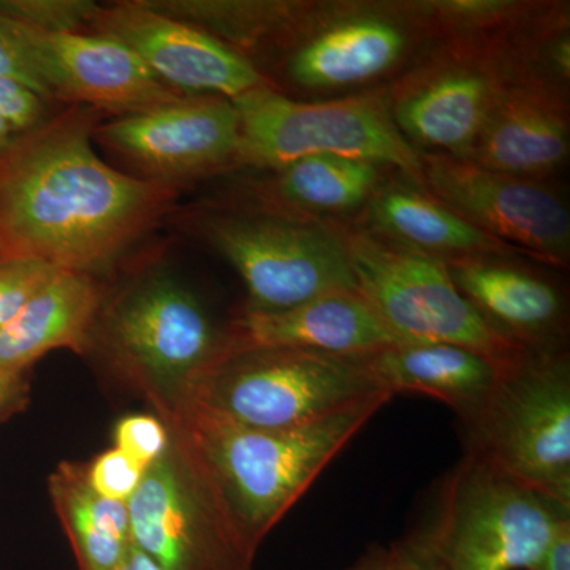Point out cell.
Masks as SVG:
<instances>
[{
	"instance_id": "6da1fadb",
	"label": "cell",
	"mask_w": 570,
	"mask_h": 570,
	"mask_svg": "<svg viewBox=\"0 0 570 570\" xmlns=\"http://www.w3.org/2000/svg\"><path fill=\"white\" fill-rule=\"evenodd\" d=\"M105 116L70 105L0 151V258L97 277L170 212L178 187L124 174L96 153Z\"/></svg>"
},
{
	"instance_id": "7a4b0ae2",
	"label": "cell",
	"mask_w": 570,
	"mask_h": 570,
	"mask_svg": "<svg viewBox=\"0 0 570 570\" xmlns=\"http://www.w3.org/2000/svg\"><path fill=\"white\" fill-rule=\"evenodd\" d=\"M390 392L291 430H258L187 403L171 422L200 453L247 542L273 528L333 460L392 400Z\"/></svg>"
},
{
	"instance_id": "3957f363",
	"label": "cell",
	"mask_w": 570,
	"mask_h": 570,
	"mask_svg": "<svg viewBox=\"0 0 570 570\" xmlns=\"http://www.w3.org/2000/svg\"><path fill=\"white\" fill-rule=\"evenodd\" d=\"M86 354L102 360L168 423L228 354V335L189 288L153 272L105 294Z\"/></svg>"
},
{
	"instance_id": "277c9868",
	"label": "cell",
	"mask_w": 570,
	"mask_h": 570,
	"mask_svg": "<svg viewBox=\"0 0 570 570\" xmlns=\"http://www.w3.org/2000/svg\"><path fill=\"white\" fill-rule=\"evenodd\" d=\"M384 392L371 371L370 355L246 348L225 355L187 403L239 425L291 430Z\"/></svg>"
},
{
	"instance_id": "5b68a950",
	"label": "cell",
	"mask_w": 570,
	"mask_h": 570,
	"mask_svg": "<svg viewBox=\"0 0 570 570\" xmlns=\"http://www.w3.org/2000/svg\"><path fill=\"white\" fill-rule=\"evenodd\" d=\"M461 430L464 456L570 505L569 352H528L509 363L489 404Z\"/></svg>"
},
{
	"instance_id": "8992f818",
	"label": "cell",
	"mask_w": 570,
	"mask_h": 570,
	"mask_svg": "<svg viewBox=\"0 0 570 570\" xmlns=\"http://www.w3.org/2000/svg\"><path fill=\"white\" fill-rule=\"evenodd\" d=\"M127 501L135 549L163 570H254L257 550L181 428Z\"/></svg>"
},
{
	"instance_id": "52a82bcc",
	"label": "cell",
	"mask_w": 570,
	"mask_h": 570,
	"mask_svg": "<svg viewBox=\"0 0 570 570\" xmlns=\"http://www.w3.org/2000/svg\"><path fill=\"white\" fill-rule=\"evenodd\" d=\"M239 118L236 163L276 171L307 156H340L420 178L422 153L396 129L381 97L299 102L261 86L232 100Z\"/></svg>"
},
{
	"instance_id": "ba28073f",
	"label": "cell",
	"mask_w": 570,
	"mask_h": 570,
	"mask_svg": "<svg viewBox=\"0 0 570 570\" xmlns=\"http://www.w3.org/2000/svg\"><path fill=\"white\" fill-rule=\"evenodd\" d=\"M206 243L246 285L247 311H281L360 292L341 228L288 209H227L200 220Z\"/></svg>"
},
{
	"instance_id": "9c48e42d",
	"label": "cell",
	"mask_w": 570,
	"mask_h": 570,
	"mask_svg": "<svg viewBox=\"0 0 570 570\" xmlns=\"http://www.w3.org/2000/svg\"><path fill=\"white\" fill-rule=\"evenodd\" d=\"M360 294L401 344H453L502 365L528 348L513 343L461 294L448 265L393 245L366 228H341Z\"/></svg>"
},
{
	"instance_id": "30bf717a",
	"label": "cell",
	"mask_w": 570,
	"mask_h": 570,
	"mask_svg": "<svg viewBox=\"0 0 570 570\" xmlns=\"http://www.w3.org/2000/svg\"><path fill=\"white\" fill-rule=\"evenodd\" d=\"M569 520L570 505L464 456L426 527L448 570H530Z\"/></svg>"
},
{
	"instance_id": "8fae6325",
	"label": "cell",
	"mask_w": 570,
	"mask_h": 570,
	"mask_svg": "<svg viewBox=\"0 0 570 570\" xmlns=\"http://www.w3.org/2000/svg\"><path fill=\"white\" fill-rule=\"evenodd\" d=\"M419 183L450 212L502 245L560 268L569 265V208L542 181L497 174L442 154H422Z\"/></svg>"
},
{
	"instance_id": "7c38bea8",
	"label": "cell",
	"mask_w": 570,
	"mask_h": 570,
	"mask_svg": "<svg viewBox=\"0 0 570 570\" xmlns=\"http://www.w3.org/2000/svg\"><path fill=\"white\" fill-rule=\"evenodd\" d=\"M521 73L493 52L461 43L397 85L389 112L417 151L468 159L505 86Z\"/></svg>"
},
{
	"instance_id": "4fadbf2b",
	"label": "cell",
	"mask_w": 570,
	"mask_h": 570,
	"mask_svg": "<svg viewBox=\"0 0 570 570\" xmlns=\"http://www.w3.org/2000/svg\"><path fill=\"white\" fill-rule=\"evenodd\" d=\"M94 138L122 157L138 178L176 186L236 163L239 118L230 99L186 94L102 122Z\"/></svg>"
},
{
	"instance_id": "5bb4252c",
	"label": "cell",
	"mask_w": 570,
	"mask_h": 570,
	"mask_svg": "<svg viewBox=\"0 0 570 570\" xmlns=\"http://www.w3.org/2000/svg\"><path fill=\"white\" fill-rule=\"evenodd\" d=\"M88 31L129 48L165 85L184 94L234 100L269 85L245 55L223 41L151 9L145 0L97 7Z\"/></svg>"
},
{
	"instance_id": "9a60e30c",
	"label": "cell",
	"mask_w": 570,
	"mask_h": 570,
	"mask_svg": "<svg viewBox=\"0 0 570 570\" xmlns=\"http://www.w3.org/2000/svg\"><path fill=\"white\" fill-rule=\"evenodd\" d=\"M14 22L51 99L119 118L186 96L159 80L118 41L91 32L37 31Z\"/></svg>"
},
{
	"instance_id": "2e32d148",
	"label": "cell",
	"mask_w": 570,
	"mask_h": 570,
	"mask_svg": "<svg viewBox=\"0 0 570 570\" xmlns=\"http://www.w3.org/2000/svg\"><path fill=\"white\" fill-rule=\"evenodd\" d=\"M225 328L228 354L246 348H302L360 356L401 344L360 292L321 295L281 311L245 309Z\"/></svg>"
},
{
	"instance_id": "e0dca14e",
	"label": "cell",
	"mask_w": 570,
	"mask_h": 570,
	"mask_svg": "<svg viewBox=\"0 0 570 570\" xmlns=\"http://www.w3.org/2000/svg\"><path fill=\"white\" fill-rule=\"evenodd\" d=\"M569 156L568 110L561 97L534 75L505 86L468 163L517 178L542 181Z\"/></svg>"
},
{
	"instance_id": "ac0fdd59",
	"label": "cell",
	"mask_w": 570,
	"mask_h": 570,
	"mask_svg": "<svg viewBox=\"0 0 570 570\" xmlns=\"http://www.w3.org/2000/svg\"><path fill=\"white\" fill-rule=\"evenodd\" d=\"M461 294L502 335L531 352L561 351L566 305L546 277L505 257H472L445 262Z\"/></svg>"
},
{
	"instance_id": "d6986e66",
	"label": "cell",
	"mask_w": 570,
	"mask_h": 570,
	"mask_svg": "<svg viewBox=\"0 0 570 570\" xmlns=\"http://www.w3.org/2000/svg\"><path fill=\"white\" fill-rule=\"evenodd\" d=\"M411 36L387 13L347 14L305 37L287 61V75L309 91H340L377 80L406 56Z\"/></svg>"
},
{
	"instance_id": "ffe728a7",
	"label": "cell",
	"mask_w": 570,
	"mask_h": 570,
	"mask_svg": "<svg viewBox=\"0 0 570 570\" xmlns=\"http://www.w3.org/2000/svg\"><path fill=\"white\" fill-rule=\"evenodd\" d=\"M513 363V362H512ZM370 366L382 389L420 393L448 404L461 428L479 417L489 404L508 365L453 344H396L370 355Z\"/></svg>"
},
{
	"instance_id": "44dd1931",
	"label": "cell",
	"mask_w": 570,
	"mask_h": 570,
	"mask_svg": "<svg viewBox=\"0 0 570 570\" xmlns=\"http://www.w3.org/2000/svg\"><path fill=\"white\" fill-rule=\"evenodd\" d=\"M366 230L442 262L509 257L512 249L450 212L417 179L379 184L366 204Z\"/></svg>"
},
{
	"instance_id": "7402d4cb",
	"label": "cell",
	"mask_w": 570,
	"mask_h": 570,
	"mask_svg": "<svg viewBox=\"0 0 570 570\" xmlns=\"http://www.w3.org/2000/svg\"><path fill=\"white\" fill-rule=\"evenodd\" d=\"M104 296L96 276L59 272L0 330V370L29 373L37 360L59 348L85 355Z\"/></svg>"
},
{
	"instance_id": "603a6c76",
	"label": "cell",
	"mask_w": 570,
	"mask_h": 570,
	"mask_svg": "<svg viewBox=\"0 0 570 570\" xmlns=\"http://www.w3.org/2000/svg\"><path fill=\"white\" fill-rule=\"evenodd\" d=\"M48 489L78 570L118 569L134 546L126 502L96 493L86 479V463L73 461L55 469Z\"/></svg>"
},
{
	"instance_id": "cb8c5ba5",
	"label": "cell",
	"mask_w": 570,
	"mask_h": 570,
	"mask_svg": "<svg viewBox=\"0 0 570 570\" xmlns=\"http://www.w3.org/2000/svg\"><path fill=\"white\" fill-rule=\"evenodd\" d=\"M381 165L340 156H307L276 170L273 193L288 212L340 214L366 206L382 183Z\"/></svg>"
},
{
	"instance_id": "d4e9b609",
	"label": "cell",
	"mask_w": 570,
	"mask_h": 570,
	"mask_svg": "<svg viewBox=\"0 0 570 570\" xmlns=\"http://www.w3.org/2000/svg\"><path fill=\"white\" fill-rule=\"evenodd\" d=\"M151 9L209 33L227 47H257L295 20L296 6L285 2L225 0H145Z\"/></svg>"
},
{
	"instance_id": "484cf974",
	"label": "cell",
	"mask_w": 570,
	"mask_h": 570,
	"mask_svg": "<svg viewBox=\"0 0 570 570\" xmlns=\"http://www.w3.org/2000/svg\"><path fill=\"white\" fill-rule=\"evenodd\" d=\"M97 7L99 3L92 0H0V13L52 33L82 32Z\"/></svg>"
},
{
	"instance_id": "4316f807",
	"label": "cell",
	"mask_w": 570,
	"mask_h": 570,
	"mask_svg": "<svg viewBox=\"0 0 570 570\" xmlns=\"http://www.w3.org/2000/svg\"><path fill=\"white\" fill-rule=\"evenodd\" d=\"M346 570H448L438 557L426 523L389 546H371Z\"/></svg>"
},
{
	"instance_id": "83f0119b",
	"label": "cell",
	"mask_w": 570,
	"mask_h": 570,
	"mask_svg": "<svg viewBox=\"0 0 570 570\" xmlns=\"http://www.w3.org/2000/svg\"><path fill=\"white\" fill-rule=\"evenodd\" d=\"M59 272L33 258H0V330Z\"/></svg>"
},
{
	"instance_id": "f1b7e54d",
	"label": "cell",
	"mask_w": 570,
	"mask_h": 570,
	"mask_svg": "<svg viewBox=\"0 0 570 570\" xmlns=\"http://www.w3.org/2000/svg\"><path fill=\"white\" fill-rule=\"evenodd\" d=\"M112 439V448L148 469L170 445V430L157 415H127L116 423Z\"/></svg>"
},
{
	"instance_id": "f546056e",
	"label": "cell",
	"mask_w": 570,
	"mask_h": 570,
	"mask_svg": "<svg viewBox=\"0 0 570 570\" xmlns=\"http://www.w3.org/2000/svg\"><path fill=\"white\" fill-rule=\"evenodd\" d=\"M145 471L140 463L112 448L86 464V479L100 497L127 504L140 487Z\"/></svg>"
},
{
	"instance_id": "4dcf8cb0",
	"label": "cell",
	"mask_w": 570,
	"mask_h": 570,
	"mask_svg": "<svg viewBox=\"0 0 570 570\" xmlns=\"http://www.w3.org/2000/svg\"><path fill=\"white\" fill-rule=\"evenodd\" d=\"M0 77L21 82L39 94L41 99L51 100L47 86L32 61L31 51L22 40L17 22L0 13Z\"/></svg>"
},
{
	"instance_id": "1f68e13d",
	"label": "cell",
	"mask_w": 570,
	"mask_h": 570,
	"mask_svg": "<svg viewBox=\"0 0 570 570\" xmlns=\"http://www.w3.org/2000/svg\"><path fill=\"white\" fill-rule=\"evenodd\" d=\"M0 116L14 134L26 132L47 119V100L21 82L0 77Z\"/></svg>"
},
{
	"instance_id": "d6a6232c",
	"label": "cell",
	"mask_w": 570,
	"mask_h": 570,
	"mask_svg": "<svg viewBox=\"0 0 570 570\" xmlns=\"http://www.w3.org/2000/svg\"><path fill=\"white\" fill-rule=\"evenodd\" d=\"M29 390V373L0 370V422L28 406Z\"/></svg>"
},
{
	"instance_id": "836d02e7",
	"label": "cell",
	"mask_w": 570,
	"mask_h": 570,
	"mask_svg": "<svg viewBox=\"0 0 570 570\" xmlns=\"http://www.w3.org/2000/svg\"><path fill=\"white\" fill-rule=\"evenodd\" d=\"M530 570H570V520L554 532Z\"/></svg>"
},
{
	"instance_id": "e575fe53",
	"label": "cell",
	"mask_w": 570,
	"mask_h": 570,
	"mask_svg": "<svg viewBox=\"0 0 570 570\" xmlns=\"http://www.w3.org/2000/svg\"><path fill=\"white\" fill-rule=\"evenodd\" d=\"M116 570H163L159 566L156 564L153 560H149L145 553H141L140 550L130 549L129 554H127L126 560L122 561V564L119 566Z\"/></svg>"
},
{
	"instance_id": "d590c367",
	"label": "cell",
	"mask_w": 570,
	"mask_h": 570,
	"mask_svg": "<svg viewBox=\"0 0 570 570\" xmlns=\"http://www.w3.org/2000/svg\"><path fill=\"white\" fill-rule=\"evenodd\" d=\"M14 135L17 134L13 132L9 122L0 116V151H2L11 140H13Z\"/></svg>"
}]
</instances>
